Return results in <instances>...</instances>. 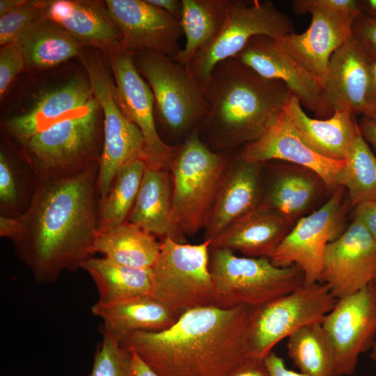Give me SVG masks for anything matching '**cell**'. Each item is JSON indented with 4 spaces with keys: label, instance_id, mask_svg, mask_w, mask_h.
<instances>
[{
    "label": "cell",
    "instance_id": "obj_51",
    "mask_svg": "<svg viewBox=\"0 0 376 376\" xmlns=\"http://www.w3.org/2000/svg\"><path fill=\"white\" fill-rule=\"evenodd\" d=\"M360 13L370 17L376 18V0L359 1Z\"/></svg>",
    "mask_w": 376,
    "mask_h": 376
},
{
    "label": "cell",
    "instance_id": "obj_52",
    "mask_svg": "<svg viewBox=\"0 0 376 376\" xmlns=\"http://www.w3.org/2000/svg\"><path fill=\"white\" fill-rule=\"evenodd\" d=\"M370 359L376 362V341L373 345L371 349L370 350Z\"/></svg>",
    "mask_w": 376,
    "mask_h": 376
},
{
    "label": "cell",
    "instance_id": "obj_23",
    "mask_svg": "<svg viewBox=\"0 0 376 376\" xmlns=\"http://www.w3.org/2000/svg\"><path fill=\"white\" fill-rule=\"evenodd\" d=\"M94 97L88 78L75 77L42 95L24 113L6 120L4 130L20 145L84 107Z\"/></svg>",
    "mask_w": 376,
    "mask_h": 376
},
{
    "label": "cell",
    "instance_id": "obj_42",
    "mask_svg": "<svg viewBox=\"0 0 376 376\" xmlns=\"http://www.w3.org/2000/svg\"><path fill=\"white\" fill-rule=\"evenodd\" d=\"M354 219L361 222L376 244V202L361 203L354 207Z\"/></svg>",
    "mask_w": 376,
    "mask_h": 376
},
{
    "label": "cell",
    "instance_id": "obj_31",
    "mask_svg": "<svg viewBox=\"0 0 376 376\" xmlns=\"http://www.w3.org/2000/svg\"><path fill=\"white\" fill-rule=\"evenodd\" d=\"M180 25L185 43L174 61L187 65L217 35L232 0H182Z\"/></svg>",
    "mask_w": 376,
    "mask_h": 376
},
{
    "label": "cell",
    "instance_id": "obj_24",
    "mask_svg": "<svg viewBox=\"0 0 376 376\" xmlns=\"http://www.w3.org/2000/svg\"><path fill=\"white\" fill-rule=\"evenodd\" d=\"M293 224L262 201L212 240L210 247L237 251L246 257L269 258Z\"/></svg>",
    "mask_w": 376,
    "mask_h": 376
},
{
    "label": "cell",
    "instance_id": "obj_21",
    "mask_svg": "<svg viewBox=\"0 0 376 376\" xmlns=\"http://www.w3.org/2000/svg\"><path fill=\"white\" fill-rule=\"evenodd\" d=\"M371 61L352 36L332 54L323 83V96L333 113L349 110L363 116Z\"/></svg>",
    "mask_w": 376,
    "mask_h": 376
},
{
    "label": "cell",
    "instance_id": "obj_33",
    "mask_svg": "<svg viewBox=\"0 0 376 376\" xmlns=\"http://www.w3.org/2000/svg\"><path fill=\"white\" fill-rule=\"evenodd\" d=\"M286 171L280 173L271 185L266 199L269 207L292 222L304 213L315 199L321 179L307 170Z\"/></svg>",
    "mask_w": 376,
    "mask_h": 376
},
{
    "label": "cell",
    "instance_id": "obj_22",
    "mask_svg": "<svg viewBox=\"0 0 376 376\" xmlns=\"http://www.w3.org/2000/svg\"><path fill=\"white\" fill-rule=\"evenodd\" d=\"M45 16L64 28L81 45L107 54L121 48L120 32L105 1H47Z\"/></svg>",
    "mask_w": 376,
    "mask_h": 376
},
{
    "label": "cell",
    "instance_id": "obj_6",
    "mask_svg": "<svg viewBox=\"0 0 376 376\" xmlns=\"http://www.w3.org/2000/svg\"><path fill=\"white\" fill-rule=\"evenodd\" d=\"M132 54L137 70L153 93L155 117L170 139L184 141L207 111L203 85L187 65L164 54Z\"/></svg>",
    "mask_w": 376,
    "mask_h": 376
},
{
    "label": "cell",
    "instance_id": "obj_50",
    "mask_svg": "<svg viewBox=\"0 0 376 376\" xmlns=\"http://www.w3.org/2000/svg\"><path fill=\"white\" fill-rule=\"evenodd\" d=\"M29 0H1L0 17L26 5Z\"/></svg>",
    "mask_w": 376,
    "mask_h": 376
},
{
    "label": "cell",
    "instance_id": "obj_10",
    "mask_svg": "<svg viewBox=\"0 0 376 376\" xmlns=\"http://www.w3.org/2000/svg\"><path fill=\"white\" fill-rule=\"evenodd\" d=\"M338 299L324 283L295 290L252 307L247 327L248 357L264 359L275 345L301 327L321 322Z\"/></svg>",
    "mask_w": 376,
    "mask_h": 376
},
{
    "label": "cell",
    "instance_id": "obj_27",
    "mask_svg": "<svg viewBox=\"0 0 376 376\" xmlns=\"http://www.w3.org/2000/svg\"><path fill=\"white\" fill-rule=\"evenodd\" d=\"M91 313L102 320V330L119 342L134 332L166 329L179 318L151 295L110 304L96 302Z\"/></svg>",
    "mask_w": 376,
    "mask_h": 376
},
{
    "label": "cell",
    "instance_id": "obj_30",
    "mask_svg": "<svg viewBox=\"0 0 376 376\" xmlns=\"http://www.w3.org/2000/svg\"><path fill=\"white\" fill-rule=\"evenodd\" d=\"M162 242L155 236L126 221L98 230L94 251L109 260L127 267L152 268L160 252Z\"/></svg>",
    "mask_w": 376,
    "mask_h": 376
},
{
    "label": "cell",
    "instance_id": "obj_48",
    "mask_svg": "<svg viewBox=\"0 0 376 376\" xmlns=\"http://www.w3.org/2000/svg\"><path fill=\"white\" fill-rule=\"evenodd\" d=\"M359 127L364 139L376 150V119L363 118Z\"/></svg>",
    "mask_w": 376,
    "mask_h": 376
},
{
    "label": "cell",
    "instance_id": "obj_37",
    "mask_svg": "<svg viewBox=\"0 0 376 376\" xmlns=\"http://www.w3.org/2000/svg\"><path fill=\"white\" fill-rule=\"evenodd\" d=\"M102 334L88 376H133L132 352L109 334Z\"/></svg>",
    "mask_w": 376,
    "mask_h": 376
},
{
    "label": "cell",
    "instance_id": "obj_17",
    "mask_svg": "<svg viewBox=\"0 0 376 376\" xmlns=\"http://www.w3.org/2000/svg\"><path fill=\"white\" fill-rule=\"evenodd\" d=\"M121 35V48L135 53L152 51L174 58L182 47L179 20L148 0H107Z\"/></svg>",
    "mask_w": 376,
    "mask_h": 376
},
{
    "label": "cell",
    "instance_id": "obj_12",
    "mask_svg": "<svg viewBox=\"0 0 376 376\" xmlns=\"http://www.w3.org/2000/svg\"><path fill=\"white\" fill-rule=\"evenodd\" d=\"M343 189L338 188L320 208L297 221L269 256L273 265L296 266L304 274L305 285L320 282L324 250L345 230L348 201L343 200Z\"/></svg>",
    "mask_w": 376,
    "mask_h": 376
},
{
    "label": "cell",
    "instance_id": "obj_46",
    "mask_svg": "<svg viewBox=\"0 0 376 376\" xmlns=\"http://www.w3.org/2000/svg\"><path fill=\"white\" fill-rule=\"evenodd\" d=\"M148 1L162 9L178 20H180L182 1L179 0H148Z\"/></svg>",
    "mask_w": 376,
    "mask_h": 376
},
{
    "label": "cell",
    "instance_id": "obj_32",
    "mask_svg": "<svg viewBox=\"0 0 376 376\" xmlns=\"http://www.w3.org/2000/svg\"><path fill=\"white\" fill-rule=\"evenodd\" d=\"M288 357L308 376H337L333 345L321 322L305 325L288 337Z\"/></svg>",
    "mask_w": 376,
    "mask_h": 376
},
{
    "label": "cell",
    "instance_id": "obj_4",
    "mask_svg": "<svg viewBox=\"0 0 376 376\" xmlns=\"http://www.w3.org/2000/svg\"><path fill=\"white\" fill-rule=\"evenodd\" d=\"M102 113L93 97L82 109L21 145L22 157L38 179L71 175L98 164L103 146Z\"/></svg>",
    "mask_w": 376,
    "mask_h": 376
},
{
    "label": "cell",
    "instance_id": "obj_11",
    "mask_svg": "<svg viewBox=\"0 0 376 376\" xmlns=\"http://www.w3.org/2000/svg\"><path fill=\"white\" fill-rule=\"evenodd\" d=\"M295 33L290 19L270 1L232 0L222 27L214 38L187 65L203 86L213 68L234 58L257 36L280 39Z\"/></svg>",
    "mask_w": 376,
    "mask_h": 376
},
{
    "label": "cell",
    "instance_id": "obj_43",
    "mask_svg": "<svg viewBox=\"0 0 376 376\" xmlns=\"http://www.w3.org/2000/svg\"><path fill=\"white\" fill-rule=\"evenodd\" d=\"M224 376H269L264 359L248 357Z\"/></svg>",
    "mask_w": 376,
    "mask_h": 376
},
{
    "label": "cell",
    "instance_id": "obj_45",
    "mask_svg": "<svg viewBox=\"0 0 376 376\" xmlns=\"http://www.w3.org/2000/svg\"><path fill=\"white\" fill-rule=\"evenodd\" d=\"M363 118L376 119V61L373 59L370 64V81Z\"/></svg>",
    "mask_w": 376,
    "mask_h": 376
},
{
    "label": "cell",
    "instance_id": "obj_18",
    "mask_svg": "<svg viewBox=\"0 0 376 376\" xmlns=\"http://www.w3.org/2000/svg\"><path fill=\"white\" fill-rule=\"evenodd\" d=\"M239 156L249 162L277 159L315 173L331 194L342 187L340 175L345 160L324 157L310 148L298 136L283 110L255 141L246 145Z\"/></svg>",
    "mask_w": 376,
    "mask_h": 376
},
{
    "label": "cell",
    "instance_id": "obj_2",
    "mask_svg": "<svg viewBox=\"0 0 376 376\" xmlns=\"http://www.w3.org/2000/svg\"><path fill=\"white\" fill-rule=\"evenodd\" d=\"M252 307H198L169 328L137 331L119 343L159 376H224L248 358Z\"/></svg>",
    "mask_w": 376,
    "mask_h": 376
},
{
    "label": "cell",
    "instance_id": "obj_25",
    "mask_svg": "<svg viewBox=\"0 0 376 376\" xmlns=\"http://www.w3.org/2000/svg\"><path fill=\"white\" fill-rule=\"evenodd\" d=\"M283 111L300 139L315 152L331 159L345 160L360 132L352 111L339 110L328 118H312L293 95Z\"/></svg>",
    "mask_w": 376,
    "mask_h": 376
},
{
    "label": "cell",
    "instance_id": "obj_7",
    "mask_svg": "<svg viewBox=\"0 0 376 376\" xmlns=\"http://www.w3.org/2000/svg\"><path fill=\"white\" fill-rule=\"evenodd\" d=\"M210 272L214 306L224 309L257 307L304 284V274L295 265L280 267L269 258L237 256L226 249L210 247Z\"/></svg>",
    "mask_w": 376,
    "mask_h": 376
},
{
    "label": "cell",
    "instance_id": "obj_3",
    "mask_svg": "<svg viewBox=\"0 0 376 376\" xmlns=\"http://www.w3.org/2000/svg\"><path fill=\"white\" fill-rule=\"evenodd\" d=\"M204 88L207 111L195 130L216 152L259 139L292 95L283 82L263 77L235 58L219 63Z\"/></svg>",
    "mask_w": 376,
    "mask_h": 376
},
{
    "label": "cell",
    "instance_id": "obj_47",
    "mask_svg": "<svg viewBox=\"0 0 376 376\" xmlns=\"http://www.w3.org/2000/svg\"><path fill=\"white\" fill-rule=\"evenodd\" d=\"M19 224L17 217L0 216V236L13 241L17 235Z\"/></svg>",
    "mask_w": 376,
    "mask_h": 376
},
{
    "label": "cell",
    "instance_id": "obj_20",
    "mask_svg": "<svg viewBox=\"0 0 376 376\" xmlns=\"http://www.w3.org/2000/svg\"><path fill=\"white\" fill-rule=\"evenodd\" d=\"M261 164L246 162L240 156L230 160L204 227V241L211 242L261 204Z\"/></svg>",
    "mask_w": 376,
    "mask_h": 376
},
{
    "label": "cell",
    "instance_id": "obj_19",
    "mask_svg": "<svg viewBox=\"0 0 376 376\" xmlns=\"http://www.w3.org/2000/svg\"><path fill=\"white\" fill-rule=\"evenodd\" d=\"M311 23L302 33H295L277 39L279 45L308 72L325 79L332 54L352 36L357 16L311 8Z\"/></svg>",
    "mask_w": 376,
    "mask_h": 376
},
{
    "label": "cell",
    "instance_id": "obj_39",
    "mask_svg": "<svg viewBox=\"0 0 376 376\" xmlns=\"http://www.w3.org/2000/svg\"><path fill=\"white\" fill-rule=\"evenodd\" d=\"M26 65L22 52L16 42L0 49V96L3 97L11 82Z\"/></svg>",
    "mask_w": 376,
    "mask_h": 376
},
{
    "label": "cell",
    "instance_id": "obj_49",
    "mask_svg": "<svg viewBox=\"0 0 376 376\" xmlns=\"http://www.w3.org/2000/svg\"><path fill=\"white\" fill-rule=\"evenodd\" d=\"M130 352L132 354L133 376H159L135 352Z\"/></svg>",
    "mask_w": 376,
    "mask_h": 376
},
{
    "label": "cell",
    "instance_id": "obj_14",
    "mask_svg": "<svg viewBox=\"0 0 376 376\" xmlns=\"http://www.w3.org/2000/svg\"><path fill=\"white\" fill-rule=\"evenodd\" d=\"M113 74L115 97L126 118L141 132L146 146V164L169 170L175 146L160 136L155 117L152 90L137 70L133 54L122 48L108 53Z\"/></svg>",
    "mask_w": 376,
    "mask_h": 376
},
{
    "label": "cell",
    "instance_id": "obj_34",
    "mask_svg": "<svg viewBox=\"0 0 376 376\" xmlns=\"http://www.w3.org/2000/svg\"><path fill=\"white\" fill-rule=\"evenodd\" d=\"M146 167L143 159L123 166L116 175L107 196L100 200L98 230L127 221L139 193Z\"/></svg>",
    "mask_w": 376,
    "mask_h": 376
},
{
    "label": "cell",
    "instance_id": "obj_44",
    "mask_svg": "<svg viewBox=\"0 0 376 376\" xmlns=\"http://www.w3.org/2000/svg\"><path fill=\"white\" fill-rule=\"evenodd\" d=\"M264 361L269 376H308L287 368L283 359L275 352H270Z\"/></svg>",
    "mask_w": 376,
    "mask_h": 376
},
{
    "label": "cell",
    "instance_id": "obj_38",
    "mask_svg": "<svg viewBox=\"0 0 376 376\" xmlns=\"http://www.w3.org/2000/svg\"><path fill=\"white\" fill-rule=\"evenodd\" d=\"M47 1L29 0L26 5L0 17L1 47L15 42L32 24L45 15Z\"/></svg>",
    "mask_w": 376,
    "mask_h": 376
},
{
    "label": "cell",
    "instance_id": "obj_41",
    "mask_svg": "<svg viewBox=\"0 0 376 376\" xmlns=\"http://www.w3.org/2000/svg\"><path fill=\"white\" fill-rule=\"evenodd\" d=\"M292 10L297 15L306 14L311 8H319L357 16L359 13V1L357 0H295Z\"/></svg>",
    "mask_w": 376,
    "mask_h": 376
},
{
    "label": "cell",
    "instance_id": "obj_16",
    "mask_svg": "<svg viewBox=\"0 0 376 376\" xmlns=\"http://www.w3.org/2000/svg\"><path fill=\"white\" fill-rule=\"evenodd\" d=\"M234 58L263 77L283 82L315 118L325 119L333 115L324 99L322 81L282 49L277 39L255 36Z\"/></svg>",
    "mask_w": 376,
    "mask_h": 376
},
{
    "label": "cell",
    "instance_id": "obj_15",
    "mask_svg": "<svg viewBox=\"0 0 376 376\" xmlns=\"http://www.w3.org/2000/svg\"><path fill=\"white\" fill-rule=\"evenodd\" d=\"M376 281V244L358 220L328 244L322 259L320 282L341 299Z\"/></svg>",
    "mask_w": 376,
    "mask_h": 376
},
{
    "label": "cell",
    "instance_id": "obj_36",
    "mask_svg": "<svg viewBox=\"0 0 376 376\" xmlns=\"http://www.w3.org/2000/svg\"><path fill=\"white\" fill-rule=\"evenodd\" d=\"M38 182L26 164L21 166L3 150L0 152L1 215L17 217L28 208Z\"/></svg>",
    "mask_w": 376,
    "mask_h": 376
},
{
    "label": "cell",
    "instance_id": "obj_8",
    "mask_svg": "<svg viewBox=\"0 0 376 376\" xmlns=\"http://www.w3.org/2000/svg\"><path fill=\"white\" fill-rule=\"evenodd\" d=\"M161 242L159 254L152 267L151 295L178 317L195 308L214 306L210 242L182 244L168 238Z\"/></svg>",
    "mask_w": 376,
    "mask_h": 376
},
{
    "label": "cell",
    "instance_id": "obj_28",
    "mask_svg": "<svg viewBox=\"0 0 376 376\" xmlns=\"http://www.w3.org/2000/svg\"><path fill=\"white\" fill-rule=\"evenodd\" d=\"M30 68L47 69L81 56L84 46L61 25L45 15L28 27L15 41Z\"/></svg>",
    "mask_w": 376,
    "mask_h": 376
},
{
    "label": "cell",
    "instance_id": "obj_53",
    "mask_svg": "<svg viewBox=\"0 0 376 376\" xmlns=\"http://www.w3.org/2000/svg\"><path fill=\"white\" fill-rule=\"evenodd\" d=\"M373 284L374 287H375V289H376V281H374V282L373 283Z\"/></svg>",
    "mask_w": 376,
    "mask_h": 376
},
{
    "label": "cell",
    "instance_id": "obj_35",
    "mask_svg": "<svg viewBox=\"0 0 376 376\" xmlns=\"http://www.w3.org/2000/svg\"><path fill=\"white\" fill-rule=\"evenodd\" d=\"M340 185L347 191L348 203L352 207L376 202V156L361 132L345 160Z\"/></svg>",
    "mask_w": 376,
    "mask_h": 376
},
{
    "label": "cell",
    "instance_id": "obj_26",
    "mask_svg": "<svg viewBox=\"0 0 376 376\" xmlns=\"http://www.w3.org/2000/svg\"><path fill=\"white\" fill-rule=\"evenodd\" d=\"M127 221L143 231L186 243L172 218V178L169 169L146 165L141 185Z\"/></svg>",
    "mask_w": 376,
    "mask_h": 376
},
{
    "label": "cell",
    "instance_id": "obj_1",
    "mask_svg": "<svg viewBox=\"0 0 376 376\" xmlns=\"http://www.w3.org/2000/svg\"><path fill=\"white\" fill-rule=\"evenodd\" d=\"M98 164L40 178L26 210L17 217V255L40 284L53 283L94 256L98 230Z\"/></svg>",
    "mask_w": 376,
    "mask_h": 376
},
{
    "label": "cell",
    "instance_id": "obj_5",
    "mask_svg": "<svg viewBox=\"0 0 376 376\" xmlns=\"http://www.w3.org/2000/svg\"><path fill=\"white\" fill-rule=\"evenodd\" d=\"M230 160L229 151L211 150L196 130L175 146L169 164L172 218L184 235L204 228Z\"/></svg>",
    "mask_w": 376,
    "mask_h": 376
},
{
    "label": "cell",
    "instance_id": "obj_29",
    "mask_svg": "<svg viewBox=\"0 0 376 376\" xmlns=\"http://www.w3.org/2000/svg\"><path fill=\"white\" fill-rule=\"evenodd\" d=\"M93 281L98 292L97 302L114 304L151 295L152 268H136L113 263L101 257H92L81 266Z\"/></svg>",
    "mask_w": 376,
    "mask_h": 376
},
{
    "label": "cell",
    "instance_id": "obj_13",
    "mask_svg": "<svg viewBox=\"0 0 376 376\" xmlns=\"http://www.w3.org/2000/svg\"><path fill=\"white\" fill-rule=\"evenodd\" d=\"M321 324L334 349L337 376L352 375L360 355L370 350L376 341L373 284L338 299Z\"/></svg>",
    "mask_w": 376,
    "mask_h": 376
},
{
    "label": "cell",
    "instance_id": "obj_9",
    "mask_svg": "<svg viewBox=\"0 0 376 376\" xmlns=\"http://www.w3.org/2000/svg\"><path fill=\"white\" fill-rule=\"evenodd\" d=\"M81 60L94 97L103 113V146L98 163L100 200L108 194L118 171L136 159L146 162L143 136L120 109L115 97L114 80L100 55L86 52Z\"/></svg>",
    "mask_w": 376,
    "mask_h": 376
},
{
    "label": "cell",
    "instance_id": "obj_40",
    "mask_svg": "<svg viewBox=\"0 0 376 376\" xmlns=\"http://www.w3.org/2000/svg\"><path fill=\"white\" fill-rule=\"evenodd\" d=\"M352 36L368 56L376 61V18L359 13L354 20Z\"/></svg>",
    "mask_w": 376,
    "mask_h": 376
}]
</instances>
